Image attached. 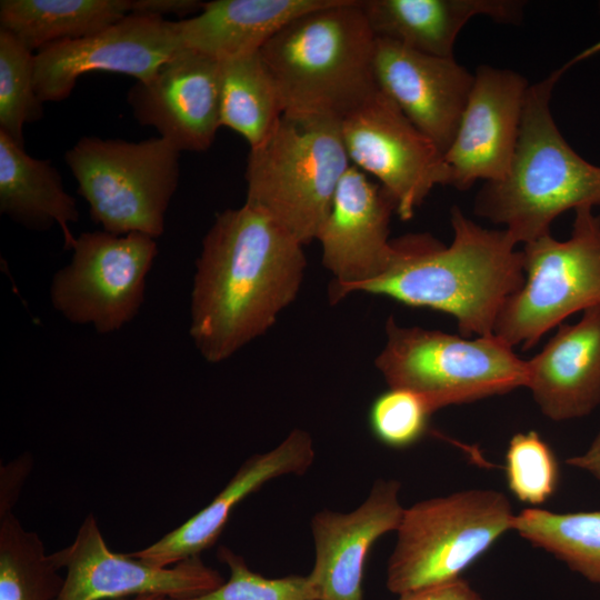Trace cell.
<instances>
[{
	"mask_svg": "<svg viewBox=\"0 0 600 600\" xmlns=\"http://www.w3.org/2000/svg\"><path fill=\"white\" fill-rule=\"evenodd\" d=\"M303 246L263 212L226 209L202 240L190 298L189 334L219 363L264 334L298 296Z\"/></svg>",
	"mask_w": 600,
	"mask_h": 600,
	"instance_id": "6da1fadb",
	"label": "cell"
},
{
	"mask_svg": "<svg viewBox=\"0 0 600 600\" xmlns=\"http://www.w3.org/2000/svg\"><path fill=\"white\" fill-rule=\"evenodd\" d=\"M374 364L389 388L421 396L432 412L526 388L527 360L497 334L473 339L386 322Z\"/></svg>",
	"mask_w": 600,
	"mask_h": 600,
	"instance_id": "8992f818",
	"label": "cell"
},
{
	"mask_svg": "<svg viewBox=\"0 0 600 600\" xmlns=\"http://www.w3.org/2000/svg\"><path fill=\"white\" fill-rule=\"evenodd\" d=\"M217 557L230 570L228 581L202 596L180 600H320L307 576L267 578L226 546L219 547Z\"/></svg>",
	"mask_w": 600,
	"mask_h": 600,
	"instance_id": "f546056e",
	"label": "cell"
},
{
	"mask_svg": "<svg viewBox=\"0 0 600 600\" xmlns=\"http://www.w3.org/2000/svg\"><path fill=\"white\" fill-rule=\"evenodd\" d=\"M350 164L340 120L282 113L270 134L250 148L244 203L306 246L316 240Z\"/></svg>",
	"mask_w": 600,
	"mask_h": 600,
	"instance_id": "5b68a950",
	"label": "cell"
},
{
	"mask_svg": "<svg viewBox=\"0 0 600 600\" xmlns=\"http://www.w3.org/2000/svg\"><path fill=\"white\" fill-rule=\"evenodd\" d=\"M450 221L449 246L429 234L392 240L387 271L353 292L448 313L466 338L494 334L504 304L524 283L523 252L504 229L483 228L458 207Z\"/></svg>",
	"mask_w": 600,
	"mask_h": 600,
	"instance_id": "7a4b0ae2",
	"label": "cell"
},
{
	"mask_svg": "<svg viewBox=\"0 0 600 600\" xmlns=\"http://www.w3.org/2000/svg\"><path fill=\"white\" fill-rule=\"evenodd\" d=\"M70 250V262L51 280L52 307L98 333L120 330L144 301L147 276L158 254L156 239L139 232H82Z\"/></svg>",
	"mask_w": 600,
	"mask_h": 600,
	"instance_id": "30bf717a",
	"label": "cell"
},
{
	"mask_svg": "<svg viewBox=\"0 0 600 600\" xmlns=\"http://www.w3.org/2000/svg\"><path fill=\"white\" fill-rule=\"evenodd\" d=\"M566 463L590 473L600 482V430L584 452L567 459Z\"/></svg>",
	"mask_w": 600,
	"mask_h": 600,
	"instance_id": "e575fe53",
	"label": "cell"
},
{
	"mask_svg": "<svg viewBox=\"0 0 600 600\" xmlns=\"http://www.w3.org/2000/svg\"><path fill=\"white\" fill-rule=\"evenodd\" d=\"M182 49L177 21L128 13L106 29L83 38L49 44L34 54L40 100L59 102L84 73L104 71L149 79Z\"/></svg>",
	"mask_w": 600,
	"mask_h": 600,
	"instance_id": "4fadbf2b",
	"label": "cell"
},
{
	"mask_svg": "<svg viewBox=\"0 0 600 600\" xmlns=\"http://www.w3.org/2000/svg\"><path fill=\"white\" fill-rule=\"evenodd\" d=\"M316 458L309 432L293 429L273 449L249 457L223 489L199 512L149 547L130 553L151 566L171 567L211 548L233 509L267 482L288 474H304Z\"/></svg>",
	"mask_w": 600,
	"mask_h": 600,
	"instance_id": "d6986e66",
	"label": "cell"
},
{
	"mask_svg": "<svg viewBox=\"0 0 600 600\" xmlns=\"http://www.w3.org/2000/svg\"><path fill=\"white\" fill-rule=\"evenodd\" d=\"M399 600H484L464 579L441 583L399 596Z\"/></svg>",
	"mask_w": 600,
	"mask_h": 600,
	"instance_id": "836d02e7",
	"label": "cell"
},
{
	"mask_svg": "<svg viewBox=\"0 0 600 600\" xmlns=\"http://www.w3.org/2000/svg\"><path fill=\"white\" fill-rule=\"evenodd\" d=\"M397 479H378L350 512L323 509L310 521L314 560L307 576L320 600H363L367 558L373 544L396 531L404 507Z\"/></svg>",
	"mask_w": 600,
	"mask_h": 600,
	"instance_id": "e0dca14e",
	"label": "cell"
},
{
	"mask_svg": "<svg viewBox=\"0 0 600 600\" xmlns=\"http://www.w3.org/2000/svg\"><path fill=\"white\" fill-rule=\"evenodd\" d=\"M34 76V54L0 29V132L20 147L24 126L43 117Z\"/></svg>",
	"mask_w": 600,
	"mask_h": 600,
	"instance_id": "83f0119b",
	"label": "cell"
},
{
	"mask_svg": "<svg viewBox=\"0 0 600 600\" xmlns=\"http://www.w3.org/2000/svg\"><path fill=\"white\" fill-rule=\"evenodd\" d=\"M512 531L600 584V511L563 513L526 508L516 513Z\"/></svg>",
	"mask_w": 600,
	"mask_h": 600,
	"instance_id": "484cf974",
	"label": "cell"
},
{
	"mask_svg": "<svg viewBox=\"0 0 600 600\" xmlns=\"http://www.w3.org/2000/svg\"><path fill=\"white\" fill-rule=\"evenodd\" d=\"M329 0H213L201 11L177 21L182 49L219 61L259 51L293 18Z\"/></svg>",
	"mask_w": 600,
	"mask_h": 600,
	"instance_id": "7402d4cb",
	"label": "cell"
},
{
	"mask_svg": "<svg viewBox=\"0 0 600 600\" xmlns=\"http://www.w3.org/2000/svg\"><path fill=\"white\" fill-rule=\"evenodd\" d=\"M373 70L379 90L444 153L459 128L473 74L454 58L382 38H376Z\"/></svg>",
	"mask_w": 600,
	"mask_h": 600,
	"instance_id": "ac0fdd59",
	"label": "cell"
},
{
	"mask_svg": "<svg viewBox=\"0 0 600 600\" xmlns=\"http://www.w3.org/2000/svg\"><path fill=\"white\" fill-rule=\"evenodd\" d=\"M38 533L0 513V600H56L64 578Z\"/></svg>",
	"mask_w": 600,
	"mask_h": 600,
	"instance_id": "4316f807",
	"label": "cell"
},
{
	"mask_svg": "<svg viewBox=\"0 0 600 600\" xmlns=\"http://www.w3.org/2000/svg\"><path fill=\"white\" fill-rule=\"evenodd\" d=\"M509 491L528 508H541L559 486L560 467L549 443L534 430L511 437L504 454Z\"/></svg>",
	"mask_w": 600,
	"mask_h": 600,
	"instance_id": "f1b7e54d",
	"label": "cell"
},
{
	"mask_svg": "<svg viewBox=\"0 0 600 600\" xmlns=\"http://www.w3.org/2000/svg\"><path fill=\"white\" fill-rule=\"evenodd\" d=\"M50 556L59 570L67 571L56 600H116L140 596L180 600L202 596L224 582L222 574L200 557L160 568L130 553L113 552L92 513L84 518L73 541Z\"/></svg>",
	"mask_w": 600,
	"mask_h": 600,
	"instance_id": "7c38bea8",
	"label": "cell"
},
{
	"mask_svg": "<svg viewBox=\"0 0 600 600\" xmlns=\"http://www.w3.org/2000/svg\"><path fill=\"white\" fill-rule=\"evenodd\" d=\"M514 516L503 492L479 488L404 508L387 564V589L400 596L460 579L512 531Z\"/></svg>",
	"mask_w": 600,
	"mask_h": 600,
	"instance_id": "52a82bcc",
	"label": "cell"
},
{
	"mask_svg": "<svg viewBox=\"0 0 600 600\" xmlns=\"http://www.w3.org/2000/svg\"><path fill=\"white\" fill-rule=\"evenodd\" d=\"M393 212L391 196L350 164L316 238L321 243L322 264L333 276L329 289L332 303L387 271L393 256L389 240Z\"/></svg>",
	"mask_w": 600,
	"mask_h": 600,
	"instance_id": "5bb4252c",
	"label": "cell"
},
{
	"mask_svg": "<svg viewBox=\"0 0 600 600\" xmlns=\"http://www.w3.org/2000/svg\"><path fill=\"white\" fill-rule=\"evenodd\" d=\"M432 413L428 403L418 393L389 388L371 403L369 427L382 444L404 449L423 438Z\"/></svg>",
	"mask_w": 600,
	"mask_h": 600,
	"instance_id": "4dcf8cb0",
	"label": "cell"
},
{
	"mask_svg": "<svg viewBox=\"0 0 600 600\" xmlns=\"http://www.w3.org/2000/svg\"><path fill=\"white\" fill-rule=\"evenodd\" d=\"M282 113L278 89L259 51L220 61L221 127L238 132L253 148Z\"/></svg>",
	"mask_w": 600,
	"mask_h": 600,
	"instance_id": "d4e9b609",
	"label": "cell"
},
{
	"mask_svg": "<svg viewBox=\"0 0 600 600\" xmlns=\"http://www.w3.org/2000/svg\"><path fill=\"white\" fill-rule=\"evenodd\" d=\"M522 252L524 283L504 304L494 334L528 350L568 317L600 307V216L580 207L569 239L548 233Z\"/></svg>",
	"mask_w": 600,
	"mask_h": 600,
	"instance_id": "9c48e42d",
	"label": "cell"
},
{
	"mask_svg": "<svg viewBox=\"0 0 600 600\" xmlns=\"http://www.w3.org/2000/svg\"><path fill=\"white\" fill-rule=\"evenodd\" d=\"M340 126L350 163L379 181L401 220L449 183L443 153L380 90Z\"/></svg>",
	"mask_w": 600,
	"mask_h": 600,
	"instance_id": "8fae6325",
	"label": "cell"
},
{
	"mask_svg": "<svg viewBox=\"0 0 600 600\" xmlns=\"http://www.w3.org/2000/svg\"><path fill=\"white\" fill-rule=\"evenodd\" d=\"M0 212L16 223L36 231L58 224L64 248L76 238L70 224L79 220L74 198L49 160L29 156L23 147L0 132Z\"/></svg>",
	"mask_w": 600,
	"mask_h": 600,
	"instance_id": "603a6c76",
	"label": "cell"
},
{
	"mask_svg": "<svg viewBox=\"0 0 600 600\" xmlns=\"http://www.w3.org/2000/svg\"><path fill=\"white\" fill-rule=\"evenodd\" d=\"M130 13V0H1L0 29L31 52L97 33Z\"/></svg>",
	"mask_w": 600,
	"mask_h": 600,
	"instance_id": "cb8c5ba5",
	"label": "cell"
},
{
	"mask_svg": "<svg viewBox=\"0 0 600 600\" xmlns=\"http://www.w3.org/2000/svg\"><path fill=\"white\" fill-rule=\"evenodd\" d=\"M528 88L513 70L477 68L459 128L443 153L449 186L464 191L478 180L493 182L508 174Z\"/></svg>",
	"mask_w": 600,
	"mask_h": 600,
	"instance_id": "9a60e30c",
	"label": "cell"
},
{
	"mask_svg": "<svg viewBox=\"0 0 600 600\" xmlns=\"http://www.w3.org/2000/svg\"><path fill=\"white\" fill-rule=\"evenodd\" d=\"M179 158L180 151L161 137L139 142L82 137L64 156L91 219L103 231L154 239L164 231Z\"/></svg>",
	"mask_w": 600,
	"mask_h": 600,
	"instance_id": "ba28073f",
	"label": "cell"
},
{
	"mask_svg": "<svg viewBox=\"0 0 600 600\" xmlns=\"http://www.w3.org/2000/svg\"><path fill=\"white\" fill-rule=\"evenodd\" d=\"M116 600H164L162 597L158 596H140L134 598H124V599H116Z\"/></svg>",
	"mask_w": 600,
	"mask_h": 600,
	"instance_id": "d590c367",
	"label": "cell"
},
{
	"mask_svg": "<svg viewBox=\"0 0 600 600\" xmlns=\"http://www.w3.org/2000/svg\"><path fill=\"white\" fill-rule=\"evenodd\" d=\"M23 454L1 467L0 513L11 512L19 499L22 486L31 471L32 461Z\"/></svg>",
	"mask_w": 600,
	"mask_h": 600,
	"instance_id": "1f68e13d",
	"label": "cell"
},
{
	"mask_svg": "<svg viewBox=\"0 0 600 600\" xmlns=\"http://www.w3.org/2000/svg\"><path fill=\"white\" fill-rule=\"evenodd\" d=\"M136 120L180 152L208 150L221 127L220 61L180 49L128 91Z\"/></svg>",
	"mask_w": 600,
	"mask_h": 600,
	"instance_id": "2e32d148",
	"label": "cell"
},
{
	"mask_svg": "<svg viewBox=\"0 0 600 600\" xmlns=\"http://www.w3.org/2000/svg\"><path fill=\"white\" fill-rule=\"evenodd\" d=\"M600 50V43L529 84L518 142L508 174L486 182L474 213L504 230L519 244L550 233L568 210L600 206V166L588 162L566 141L550 109L554 84L570 66Z\"/></svg>",
	"mask_w": 600,
	"mask_h": 600,
	"instance_id": "3957f363",
	"label": "cell"
},
{
	"mask_svg": "<svg viewBox=\"0 0 600 600\" xmlns=\"http://www.w3.org/2000/svg\"><path fill=\"white\" fill-rule=\"evenodd\" d=\"M526 388L552 421L589 416L600 406V307L561 323L542 350L527 360Z\"/></svg>",
	"mask_w": 600,
	"mask_h": 600,
	"instance_id": "ffe728a7",
	"label": "cell"
},
{
	"mask_svg": "<svg viewBox=\"0 0 600 600\" xmlns=\"http://www.w3.org/2000/svg\"><path fill=\"white\" fill-rule=\"evenodd\" d=\"M361 4L376 38L442 58H453L456 39L473 17L518 23L524 8L519 0H361Z\"/></svg>",
	"mask_w": 600,
	"mask_h": 600,
	"instance_id": "44dd1931",
	"label": "cell"
},
{
	"mask_svg": "<svg viewBox=\"0 0 600 600\" xmlns=\"http://www.w3.org/2000/svg\"><path fill=\"white\" fill-rule=\"evenodd\" d=\"M203 1L200 0H130V13L147 14L164 19L177 16L189 19L198 14Z\"/></svg>",
	"mask_w": 600,
	"mask_h": 600,
	"instance_id": "d6a6232c",
	"label": "cell"
},
{
	"mask_svg": "<svg viewBox=\"0 0 600 600\" xmlns=\"http://www.w3.org/2000/svg\"><path fill=\"white\" fill-rule=\"evenodd\" d=\"M374 47L361 0H329L290 20L259 52L283 113L341 121L379 91Z\"/></svg>",
	"mask_w": 600,
	"mask_h": 600,
	"instance_id": "277c9868",
	"label": "cell"
}]
</instances>
